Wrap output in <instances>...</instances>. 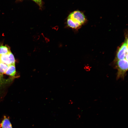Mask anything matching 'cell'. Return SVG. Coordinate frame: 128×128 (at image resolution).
I'll return each instance as SVG.
<instances>
[{"label":"cell","instance_id":"7a4b0ae2","mask_svg":"<svg viewBox=\"0 0 128 128\" xmlns=\"http://www.w3.org/2000/svg\"><path fill=\"white\" fill-rule=\"evenodd\" d=\"M68 18L74 22L79 23L81 25L84 23L86 20L84 14L79 10H75L72 12Z\"/></svg>","mask_w":128,"mask_h":128},{"label":"cell","instance_id":"277c9868","mask_svg":"<svg viewBox=\"0 0 128 128\" xmlns=\"http://www.w3.org/2000/svg\"><path fill=\"white\" fill-rule=\"evenodd\" d=\"M128 42H125L119 49L116 57L118 60L124 59L126 54H128Z\"/></svg>","mask_w":128,"mask_h":128},{"label":"cell","instance_id":"3957f363","mask_svg":"<svg viewBox=\"0 0 128 128\" xmlns=\"http://www.w3.org/2000/svg\"><path fill=\"white\" fill-rule=\"evenodd\" d=\"M0 62L8 65L15 64V58L11 52L6 54L0 55Z\"/></svg>","mask_w":128,"mask_h":128},{"label":"cell","instance_id":"7c38bea8","mask_svg":"<svg viewBox=\"0 0 128 128\" xmlns=\"http://www.w3.org/2000/svg\"><path fill=\"white\" fill-rule=\"evenodd\" d=\"M17 0L18 1H22L23 0Z\"/></svg>","mask_w":128,"mask_h":128},{"label":"cell","instance_id":"6da1fadb","mask_svg":"<svg viewBox=\"0 0 128 128\" xmlns=\"http://www.w3.org/2000/svg\"><path fill=\"white\" fill-rule=\"evenodd\" d=\"M118 70L117 78L123 79L124 75L128 70V61L125 59L118 60L116 66Z\"/></svg>","mask_w":128,"mask_h":128},{"label":"cell","instance_id":"9c48e42d","mask_svg":"<svg viewBox=\"0 0 128 128\" xmlns=\"http://www.w3.org/2000/svg\"><path fill=\"white\" fill-rule=\"evenodd\" d=\"M10 52L9 49L7 46H0V55L6 54Z\"/></svg>","mask_w":128,"mask_h":128},{"label":"cell","instance_id":"ba28073f","mask_svg":"<svg viewBox=\"0 0 128 128\" xmlns=\"http://www.w3.org/2000/svg\"><path fill=\"white\" fill-rule=\"evenodd\" d=\"M9 65L0 62V74L5 73Z\"/></svg>","mask_w":128,"mask_h":128},{"label":"cell","instance_id":"8992f818","mask_svg":"<svg viewBox=\"0 0 128 128\" xmlns=\"http://www.w3.org/2000/svg\"><path fill=\"white\" fill-rule=\"evenodd\" d=\"M67 23L69 27L75 29L78 28L81 25L79 23L74 22L68 18L67 19Z\"/></svg>","mask_w":128,"mask_h":128},{"label":"cell","instance_id":"30bf717a","mask_svg":"<svg viewBox=\"0 0 128 128\" xmlns=\"http://www.w3.org/2000/svg\"><path fill=\"white\" fill-rule=\"evenodd\" d=\"M34 1L41 9L43 7V2L42 0H32Z\"/></svg>","mask_w":128,"mask_h":128},{"label":"cell","instance_id":"8fae6325","mask_svg":"<svg viewBox=\"0 0 128 128\" xmlns=\"http://www.w3.org/2000/svg\"><path fill=\"white\" fill-rule=\"evenodd\" d=\"M1 79L0 77V85L1 84Z\"/></svg>","mask_w":128,"mask_h":128},{"label":"cell","instance_id":"5b68a950","mask_svg":"<svg viewBox=\"0 0 128 128\" xmlns=\"http://www.w3.org/2000/svg\"><path fill=\"white\" fill-rule=\"evenodd\" d=\"M0 125L1 128H12L9 118L5 115L4 116Z\"/></svg>","mask_w":128,"mask_h":128},{"label":"cell","instance_id":"52a82bcc","mask_svg":"<svg viewBox=\"0 0 128 128\" xmlns=\"http://www.w3.org/2000/svg\"><path fill=\"white\" fill-rule=\"evenodd\" d=\"M16 72L15 64H11L9 65L5 73L7 75L14 76L15 75Z\"/></svg>","mask_w":128,"mask_h":128}]
</instances>
